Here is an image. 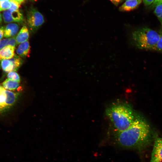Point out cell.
I'll return each mask as SVG.
<instances>
[{
  "mask_svg": "<svg viewBox=\"0 0 162 162\" xmlns=\"http://www.w3.org/2000/svg\"><path fill=\"white\" fill-rule=\"evenodd\" d=\"M19 29L18 25L16 23H10L4 27V37L10 38L15 36Z\"/></svg>",
  "mask_w": 162,
  "mask_h": 162,
  "instance_id": "11",
  "label": "cell"
},
{
  "mask_svg": "<svg viewBox=\"0 0 162 162\" xmlns=\"http://www.w3.org/2000/svg\"><path fill=\"white\" fill-rule=\"evenodd\" d=\"M29 35V32L27 27L26 26H23L16 36V45L27 40Z\"/></svg>",
  "mask_w": 162,
  "mask_h": 162,
  "instance_id": "12",
  "label": "cell"
},
{
  "mask_svg": "<svg viewBox=\"0 0 162 162\" xmlns=\"http://www.w3.org/2000/svg\"><path fill=\"white\" fill-rule=\"evenodd\" d=\"M106 114L112 123L115 134L128 129L135 119L131 107L126 104L113 105L107 109Z\"/></svg>",
  "mask_w": 162,
  "mask_h": 162,
  "instance_id": "2",
  "label": "cell"
},
{
  "mask_svg": "<svg viewBox=\"0 0 162 162\" xmlns=\"http://www.w3.org/2000/svg\"><path fill=\"white\" fill-rule=\"evenodd\" d=\"M8 79L20 82V79L19 74L15 71H12L8 73Z\"/></svg>",
  "mask_w": 162,
  "mask_h": 162,
  "instance_id": "18",
  "label": "cell"
},
{
  "mask_svg": "<svg viewBox=\"0 0 162 162\" xmlns=\"http://www.w3.org/2000/svg\"><path fill=\"white\" fill-rule=\"evenodd\" d=\"M18 3L19 4H20H20L25 0H13Z\"/></svg>",
  "mask_w": 162,
  "mask_h": 162,
  "instance_id": "26",
  "label": "cell"
},
{
  "mask_svg": "<svg viewBox=\"0 0 162 162\" xmlns=\"http://www.w3.org/2000/svg\"></svg>",
  "mask_w": 162,
  "mask_h": 162,
  "instance_id": "31",
  "label": "cell"
},
{
  "mask_svg": "<svg viewBox=\"0 0 162 162\" xmlns=\"http://www.w3.org/2000/svg\"><path fill=\"white\" fill-rule=\"evenodd\" d=\"M154 8V13L162 26V3L157 4Z\"/></svg>",
  "mask_w": 162,
  "mask_h": 162,
  "instance_id": "17",
  "label": "cell"
},
{
  "mask_svg": "<svg viewBox=\"0 0 162 162\" xmlns=\"http://www.w3.org/2000/svg\"><path fill=\"white\" fill-rule=\"evenodd\" d=\"M142 0H126L119 8L121 11H129L138 7Z\"/></svg>",
  "mask_w": 162,
  "mask_h": 162,
  "instance_id": "7",
  "label": "cell"
},
{
  "mask_svg": "<svg viewBox=\"0 0 162 162\" xmlns=\"http://www.w3.org/2000/svg\"><path fill=\"white\" fill-rule=\"evenodd\" d=\"M11 5L10 0H5L0 2V11L9 9Z\"/></svg>",
  "mask_w": 162,
  "mask_h": 162,
  "instance_id": "19",
  "label": "cell"
},
{
  "mask_svg": "<svg viewBox=\"0 0 162 162\" xmlns=\"http://www.w3.org/2000/svg\"><path fill=\"white\" fill-rule=\"evenodd\" d=\"M16 45L15 36L9 38L3 39L0 40V50L6 46L10 45L15 47Z\"/></svg>",
  "mask_w": 162,
  "mask_h": 162,
  "instance_id": "16",
  "label": "cell"
},
{
  "mask_svg": "<svg viewBox=\"0 0 162 162\" xmlns=\"http://www.w3.org/2000/svg\"><path fill=\"white\" fill-rule=\"evenodd\" d=\"M144 4L146 6H149L154 2V0H142Z\"/></svg>",
  "mask_w": 162,
  "mask_h": 162,
  "instance_id": "22",
  "label": "cell"
},
{
  "mask_svg": "<svg viewBox=\"0 0 162 162\" xmlns=\"http://www.w3.org/2000/svg\"><path fill=\"white\" fill-rule=\"evenodd\" d=\"M11 3V7L8 9L10 11H12L19 10V8L20 4L16 2L13 0H10Z\"/></svg>",
  "mask_w": 162,
  "mask_h": 162,
  "instance_id": "20",
  "label": "cell"
},
{
  "mask_svg": "<svg viewBox=\"0 0 162 162\" xmlns=\"http://www.w3.org/2000/svg\"><path fill=\"white\" fill-rule=\"evenodd\" d=\"M7 98L6 100V110L10 108L17 101L20 93L6 90Z\"/></svg>",
  "mask_w": 162,
  "mask_h": 162,
  "instance_id": "10",
  "label": "cell"
},
{
  "mask_svg": "<svg viewBox=\"0 0 162 162\" xmlns=\"http://www.w3.org/2000/svg\"><path fill=\"white\" fill-rule=\"evenodd\" d=\"M2 15L0 13V24H1L2 22Z\"/></svg>",
  "mask_w": 162,
  "mask_h": 162,
  "instance_id": "27",
  "label": "cell"
},
{
  "mask_svg": "<svg viewBox=\"0 0 162 162\" xmlns=\"http://www.w3.org/2000/svg\"><path fill=\"white\" fill-rule=\"evenodd\" d=\"M32 0V1H36V0Z\"/></svg>",
  "mask_w": 162,
  "mask_h": 162,
  "instance_id": "30",
  "label": "cell"
},
{
  "mask_svg": "<svg viewBox=\"0 0 162 162\" xmlns=\"http://www.w3.org/2000/svg\"><path fill=\"white\" fill-rule=\"evenodd\" d=\"M15 47L6 46L0 50V60L10 59L15 56Z\"/></svg>",
  "mask_w": 162,
  "mask_h": 162,
  "instance_id": "9",
  "label": "cell"
},
{
  "mask_svg": "<svg viewBox=\"0 0 162 162\" xmlns=\"http://www.w3.org/2000/svg\"><path fill=\"white\" fill-rule=\"evenodd\" d=\"M2 16L5 23L20 22L23 20V15L19 10L10 11L8 9L4 11Z\"/></svg>",
  "mask_w": 162,
  "mask_h": 162,
  "instance_id": "6",
  "label": "cell"
},
{
  "mask_svg": "<svg viewBox=\"0 0 162 162\" xmlns=\"http://www.w3.org/2000/svg\"><path fill=\"white\" fill-rule=\"evenodd\" d=\"M149 162H162V138L155 140Z\"/></svg>",
  "mask_w": 162,
  "mask_h": 162,
  "instance_id": "5",
  "label": "cell"
},
{
  "mask_svg": "<svg viewBox=\"0 0 162 162\" xmlns=\"http://www.w3.org/2000/svg\"><path fill=\"white\" fill-rule=\"evenodd\" d=\"M2 86H1V85H0V89H1V87H2Z\"/></svg>",
  "mask_w": 162,
  "mask_h": 162,
  "instance_id": "28",
  "label": "cell"
},
{
  "mask_svg": "<svg viewBox=\"0 0 162 162\" xmlns=\"http://www.w3.org/2000/svg\"><path fill=\"white\" fill-rule=\"evenodd\" d=\"M4 26L0 27V40L2 38L4 35Z\"/></svg>",
  "mask_w": 162,
  "mask_h": 162,
  "instance_id": "23",
  "label": "cell"
},
{
  "mask_svg": "<svg viewBox=\"0 0 162 162\" xmlns=\"http://www.w3.org/2000/svg\"><path fill=\"white\" fill-rule=\"evenodd\" d=\"M4 0H0V2L2 1H4Z\"/></svg>",
  "mask_w": 162,
  "mask_h": 162,
  "instance_id": "29",
  "label": "cell"
},
{
  "mask_svg": "<svg viewBox=\"0 0 162 162\" xmlns=\"http://www.w3.org/2000/svg\"><path fill=\"white\" fill-rule=\"evenodd\" d=\"M150 129L142 119H135L131 125L124 131L115 134V143L128 148H141L150 140Z\"/></svg>",
  "mask_w": 162,
  "mask_h": 162,
  "instance_id": "1",
  "label": "cell"
},
{
  "mask_svg": "<svg viewBox=\"0 0 162 162\" xmlns=\"http://www.w3.org/2000/svg\"><path fill=\"white\" fill-rule=\"evenodd\" d=\"M0 68L5 73L12 71H16L15 66L11 58L0 60Z\"/></svg>",
  "mask_w": 162,
  "mask_h": 162,
  "instance_id": "13",
  "label": "cell"
},
{
  "mask_svg": "<svg viewBox=\"0 0 162 162\" xmlns=\"http://www.w3.org/2000/svg\"><path fill=\"white\" fill-rule=\"evenodd\" d=\"M162 53V34H161L160 38L155 47L154 50Z\"/></svg>",
  "mask_w": 162,
  "mask_h": 162,
  "instance_id": "21",
  "label": "cell"
},
{
  "mask_svg": "<svg viewBox=\"0 0 162 162\" xmlns=\"http://www.w3.org/2000/svg\"><path fill=\"white\" fill-rule=\"evenodd\" d=\"M20 57L25 58L29 56L30 46L28 40L22 43L19 45L16 50Z\"/></svg>",
  "mask_w": 162,
  "mask_h": 162,
  "instance_id": "8",
  "label": "cell"
},
{
  "mask_svg": "<svg viewBox=\"0 0 162 162\" xmlns=\"http://www.w3.org/2000/svg\"><path fill=\"white\" fill-rule=\"evenodd\" d=\"M26 17L29 28L33 32H36L44 22L42 14L34 8H31L28 10Z\"/></svg>",
  "mask_w": 162,
  "mask_h": 162,
  "instance_id": "4",
  "label": "cell"
},
{
  "mask_svg": "<svg viewBox=\"0 0 162 162\" xmlns=\"http://www.w3.org/2000/svg\"><path fill=\"white\" fill-rule=\"evenodd\" d=\"M19 82L17 81L7 79L3 82L2 86L7 90H15L19 87Z\"/></svg>",
  "mask_w": 162,
  "mask_h": 162,
  "instance_id": "14",
  "label": "cell"
},
{
  "mask_svg": "<svg viewBox=\"0 0 162 162\" xmlns=\"http://www.w3.org/2000/svg\"><path fill=\"white\" fill-rule=\"evenodd\" d=\"M114 4L117 6L120 3L122 0H110Z\"/></svg>",
  "mask_w": 162,
  "mask_h": 162,
  "instance_id": "25",
  "label": "cell"
},
{
  "mask_svg": "<svg viewBox=\"0 0 162 162\" xmlns=\"http://www.w3.org/2000/svg\"><path fill=\"white\" fill-rule=\"evenodd\" d=\"M6 89L2 86L0 90V112L6 110Z\"/></svg>",
  "mask_w": 162,
  "mask_h": 162,
  "instance_id": "15",
  "label": "cell"
},
{
  "mask_svg": "<svg viewBox=\"0 0 162 162\" xmlns=\"http://www.w3.org/2000/svg\"><path fill=\"white\" fill-rule=\"evenodd\" d=\"M161 3H162V0H154L152 4V7L153 8H154L157 4Z\"/></svg>",
  "mask_w": 162,
  "mask_h": 162,
  "instance_id": "24",
  "label": "cell"
},
{
  "mask_svg": "<svg viewBox=\"0 0 162 162\" xmlns=\"http://www.w3.org/2000/svg\"><path fill=\"white\" fill-rule=\"evenodd\" d=\"M161 34L148 27L140 28L132 32L131 39L134 44L139 49L154 50Z\"/></svg>",
  "mask_w": 162,
  "mask_h": 162,
  "instance_id": "3",
  "label": "cell"
}]
</instances>
